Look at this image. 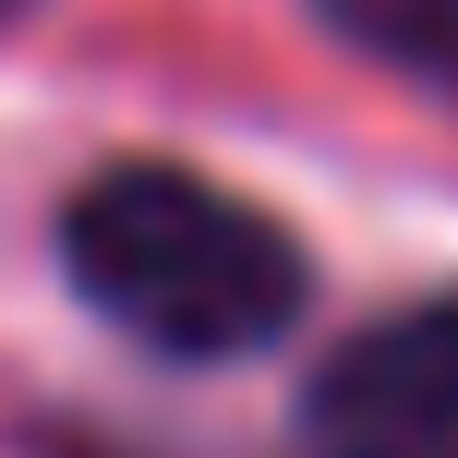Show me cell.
<instances>
[{
    "instance_id": "obj_1",
    "label": "cell",
    "mask_w": 458,
    "mask_h": 458,
    "mask_svg": "<svg viewBox=\"0 0 458 458\" xmlns=\"http://www.w3.org/2000/svg\"><path fill=\"white\" fill-rule=\"evenodd\" d=\"M61 266L121 338L169 362H242L301 314V242L253 193L193 182L169 157H121L61 206Z\"/></svg>"
},
{
    "instance_id": "obj_2",
    "label": "cell",
    "mask_w": 458,
    "mask_h": 458,
    "mask_svg": "<svg viewBox=\"0 0 458 458\" xmlns=\"http://www.w3.org/2000/svg\"><path fill=\"white\" fill-rule=\"evenodd\" d=\"M301 458H458V290L326 350L301 386Z\"/></svg>"
},
{
    "instance_id": "obj_3",
    "label": "cell",
    "mask_w": 458,
    "mask_h": 458,
    "mask_svg": "<svg viewBox=\"0 0 458 458\" xmlns=\"http://www.w3.org/2000/svg\"><path fill=\"white\" fill-rule=\"evenodd\" d=\"M326 24H338L350 48H374V61H398L411 85L458 97V0H314Z\"/></svg>"
}]
</instances>
